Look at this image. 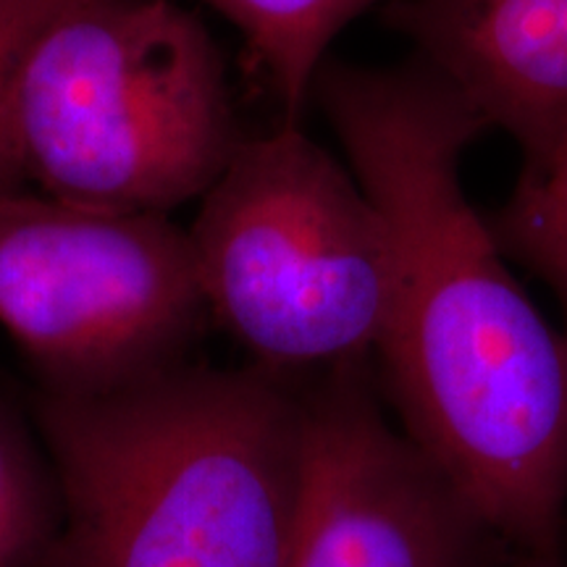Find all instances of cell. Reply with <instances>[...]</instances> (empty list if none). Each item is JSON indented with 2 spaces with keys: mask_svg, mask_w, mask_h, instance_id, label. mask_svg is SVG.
I'll return each instance as SVG.
<instances>
[{
  "mask_svg": "<svg viewBox=\"0 0 567 567\" xmlns=\"http://www.w3.org/2000/svg\"><path fill=\"white\" fill-rule=\"evenodd\" d=\"M389 226L392 305L373 352L400 431L509 551H567V334L505 266L460 168L488 132L421 61H326L313 97Z\"/></svg>",
  "mask_w": 567,
  "mask_h": 567,
  "instance_id": "1",
  "label": "cell"
},
{
  "mask_svg": "<svg viewBox=\"0 0 567 567\" xmlns=\"http://www.w3.org/2000/svg\"><path fill=\"white\" fill-rule=\"evenodd\" d=\"M302 381L179 363L92 394L40 389L61 492L42 567H289L305 481Z\"/></svg>",
  "mask_w": 567,
  "mask_h": 567,
  "instance_id": "2",
  "label": "cell"
},
{
  "mask_svg": "<svg viewBox=\"0 0 567 567\" xmlns=\"http://www.w3.org/2000/svg\"><path fill=\"white\" fill-rule=\"evenodd\" d=\"M221 53L174 0H82L40 34L6 116L19 187L111 213L200 200L237 151Z\"/></svg>",
  "mask_w": 567,
  "mask_h": 567,
  "instance_id": "3",
  "label": "cell"
},
{
  "mask_svg": "<svg viewBox=\"0 0 567 567\" xmlns=\"http://www.w3.org/2000/svg\"><path fill=\"white\" fill-rule=\"evenodd\" d=\"M187 237L208 316L252 365L302 379L373 360L392 305L389 226L300 124L239 140Z\"/></svg>",
  "mask_w": 567,
  "mask_h": 567,
  "instance_id": "4",
  "label": "cell"
},
{
  "mask_svg": "<svg viewBox=\"0 0 567 567\" xmlns=\"http://www.w3.org/2000/svg\"><path fill=\"white\" fill-rule=\"evenodd\" d=\"M205 316L187 229L168 216L0 195V326L45 392H109L187 363Z\"/></svg>",
  "mask_w": 567,
  "mask_h": 567,
  "instance_id": "5",
  "label": "cell"
},
{
  "mask_svg": "<svg viewBox=\"0 0 567 567\" xmlns=\"http://www.w3.org/2000/svg\"><path fill=\"white\" fill-rule=\"evenodd\" d=\"M305 481L289 567H523L386 415L373 360L302 381Z\"/></svg>",
  "mask_w": 567,
  "mask_h": 567,
  "instance_id": "6",
  "label": "cell"
},
{
  "mask_svg": "<svg viewBox=\"0 0 567 567\" xmlns=\"http://www.w3.org/2000/svg\"><path fill=\"white\" fill-rule=\"evenodd\" d=\"M386 24L526 161L567 134V0H396Z\"/></svg>",
  "mask_w": 567,
  "mask_h": 567,
  "instance_id": "7",
  "label": "cell"
},
{
  "mask_svg": "<svg viewBox=\"0 0 567 567\" xmlns=\"http://www.w3.org/2000/svg\"><path fill=\"white\" fill-rule=\"evenodd\" d=\"M243 34L247 53L264 71L284 109L300 124L313 84L337 34L360 13L396 0H208Z\"/></svg>",
  "mask_w": 567,
  "mask_h": 567,
  "instance_id": "8",
  "label": "cell"
},
{
  "mask_svg": "<svg viewBox=\"0 0 567 567\" xmlns=\"http://www.w3.org/2000/svg\"><path fill=\"white\" fill-rule=\"evenodd\" d=\"M61 528V492L45 446L0 402V567H42Z\"/></svg>",
  "mask_w": 567,
  "mask_h": 567,
  "instance_id": "9",
  "label": "cell"
},
{
  "mask_svg": "<svg viewBox=\"0 0 567 567\" xmlns=\"http://www.w3.org/2000/svg\"><path fill=\"white\" fill-rule=\"evenodd\" d=\"M488 224L502 252L536 276L567 266V134L523 163L515 193Z\"/></svg>",
  "mask_w": 567,
  "mask_h": 567,
  "instance_id": "10",
  "label": "cell"
},
{
  "mask_svg": "<svg viewBox=\"0 0 567 567\" xmlns=\"http://www.w3.org/2000/svg\"><path fill=\"white\" fill-rule=\"evenodd\" d=\"M82 0H0V195L19 187L6 151V116L21 63L48 27Z\"/></svg>",
  "mask_w": 567,
  "mask_h": 567,
  "instance_id": "11",
  "label": "cell"
},
{
  "mask_svg": "<svg viewBox=\"0 0 567 567\" xmlns=\"http://www.w3.org/2000/svg\"><path fill=\"white\" fill-rule=\"evenodd\" d=\"M544 281L549 284L551 289H555V295H557V300H559V305H563V318H565V334H567V266H563V268H555V271H549L547 276H542Z\"/></svg>",
  "mask_w": 567,
  "mask_h": 567,
  "instance_id": "12",
  "label": "cell"
},
{
  "mask_svg": "<svg viewBox=\"0 0 567 567\" xmlns=\"http://www.w3.org/2000/svg\"><path fill=\"white\" fill-rule=\"evenodd\" d=\"M523 567H567V559L559 565H542V563H523Z\"/></svg>",
  "mask_w": 567,
  "mask_h": 567,
  "instance_id": "13",
  "label": "cell"
}]
</instances>
